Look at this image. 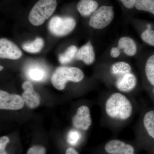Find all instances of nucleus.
<instances>
[{
  "mask_svg": "<svg viewBox=\"0 0 154 154\" xmlns=\"http://www.w3.org/2000/svg\"><path fill=\"white\" fill-rule=\"evenodd\" d=\"M105 110L109 117L125 120L132 114V106L126 96L120 93H115L106 101Z\"/></svg>",
  "mask_w": 154,
  "mask_h": 154,
  "instance_id": "f257e3e1",
  "label": "nucleus"
},
{
  "mask_svg": "<svg viewBox=\"0 0 154 154\" xmlns=\"http://www.w3.org/2000/svg\"><path fill=\"white\" fill-rule=\"evenodd\" d=\"M84 78L82 71L78 68L61 66L57 68L53 74L51 82L56 89L61 91L64 89L69 81L79 82Z\"/></svg>",
  "mask_w": 154,
  "mask_h": 154,
  "instance_id": "f03ea898",
  "label": "nucleus"
},
{
  "mask_svg": "<svg viewBox=\"0 0 154 154\" xmlns=\"http://www.w3.org/2000/svg\"><path fill=\"white\" fill-rule=\"evenodd\" d=\"M56 0H39L33 6L28 16L29 22L34 26L43 24L56 9Z\"/></svg>",
  "mask_w": 154,
  "mask_h": 154,
  "instance_id": "7ed1b4c3",
  "label": "nucleus"
},
{
  "mask_svg": "<svg viewBox=\"0 0 154 154\" xmlns=\"http://www.w3.org/2000/svg\"><path fill=\"white\" fill-rule=\"evenodd\" d=\"M114 17L113 7L102 6L92 14L89 20V25L95 29L101 30L110 25Z\"/></svg>",
  "mask_w": 154,
  "mask_h": 154,
  "instance_id": "20e7f679",
  "label": "nucleus"
},
{
  "mask_svg": "<svg viewBox=\"0 0 154 154\" xmlns=\"http://www.w3.org/2000/svg\"><path fill=\"white\" fill-rule=\"evenodd\" d=\"M75 20L71 17L55 16L50 20L48 28L53 35L57 36H66L75 27Z\"/></svg>",
  "mask_w": 154,
  "mask_h": 154,
  "instance_id": "39448f33",
  "label": "nucleus"
},
{
  "mask_svg": "<svg viewBox=\"0 0 154 154\" xmlns=\"http://www.w3.org/2000/svg\"><path fill=\"white\" fill-rule=\"evenodd\" d=\"M24 100L19 95L11 94L5 91H0V108L3 110H17L24 105Z\"/></svg>",
  "mask_w": 154,
  "mask_h": 154,
  "instance_id": "423d86ee",
  "label": "nucleus"
},
{
  "mask_svg": "<svg viewBox=\"0 0 154 154\" xmlns=\"http://www.w3.org/2000/svg\"><path fill=\"white\" fill-rule=\"evenodd\" d=\"M21 50L13 42L5 38L0 39V57L11 60L19 59L22 57Z\"/></svg>",
  "mask_w": 154,
  "mask_h": 154,
  "instance_id": "0eeeda50",
  "label": "nucleus"
},
{
  "mask_svg": "<svg viewBox=\"0 0 154 154\" xmlns=\"http://www.w3.org/2000/svg\"><path fill=\"white\" fill-rule=\"evenodd\" d=\"M75 127L83 130H88L92 124L90 111L87 106H81L77 110L76 114L72 119Z\"/></svg>",
  "mask_w": 154,
  "mask_h": 154,
  "instance_id": "6e6552de",
  "label": "nucleus"
},
{
  "mask_svg": "<svg viewBox=\"0 0 154 154\" xmlns=\"http://www.w3.org/2000/svg\"><path fill=\"white\" fill-rule=\"evenodd\" d=\"M22 88L24 91L22 97L26 105L30 108L38 107L40 104V96L34 91L32 84L28 81L25 82L22 84Z\"/></svg>",
  "mask_w": 154,
  "mask_h": 154,
  "instance_id": "1a4fd4ad",
  "label": "nucleus"
},
{
  "mask_svg": "<svg viewBox=\"0 0 154 154\" xmlns=\"http://www.w3.org/2000/svg\"><path fill=\"white\" fill-rule=\"evenodd\" d=\"M105 149L110 154H134L133 147L117 140L108 142L105 146Z\"/></svg>",
  "mask_w": 154,
  "mask_h": 154,
  "instance_id": "9d476101",
  "label": "nucleus"
},
{
  "mask_svg": "<svg viewBox=\"0 0 154 154\" xmlns=\"http://www.w3.org/2000/svg\"><path fill=\"white\" fill-rule=\"evenodd\" d=\"M137 85V79L130 72L120 76L116 83V88L121 92H128L133 90Z\"/></svg>",
  "mask_w": 154,
  "mask_h": 154,
  "instance_id": "9b49d317",
  "label": "nucleus"
},
{
  "mask_svg": "<svg viewBox=\"0 0 154 154\" xmlns=\"http://www.w3.org/2000/svg\"><path fill=\"white\" fill-rule=\"evenodd\" d=\"M77 60L82 61L86 65L92 64L95 60V54L94 47L91 42L84 45L78 50L75 56Z\"/></svg>",
  "mask_w": 154,
  "mask_h": 154,
  "instance_id": "f8f14e48",
  "label": "nucleus"
},
{
  "mask_svg": "<svg viewBox=\"0 0 154 154\" xmlns=\"http://www.w3.org/2000/svg\"><path fill=\"white\" fill-rule=\"evenodd\" d=\"M118 47L128 56H134L137 52L136 43L132 38L128 36H122L119 38Z\"/></svg>",
  "mask_w": 154,
  "mask_h": 154,
  "instance_id": "ddd939ff",
  "label": "nucleus"
},
{
  "mask_svg": "<svg viewBox=\"0 0 154 154\" xmlns=\"http://www.w3.org/2000/svg\"><path fill=\"white\" fill-rule=\"evenodd\" d=\"M99 4L95 0H80L77 4V9L84 17L91 16L98 9Z\"/></svg>",
  "mask_w": 154,
  "mask_h": 154,
  "instance_id": "4468645a",
  "label": "nucleus"
},
{
  "mask_svg": "<svg viewBox=\"0 0 154 154\" xmlns=\"http://www.w3.org/2000/svg\"><path fill=\"white\" fill-rule=\"evenodd\" d=\"M44 42L42 38H36L34 41L24 43L22 45V48L26 52L30 53H37L41 51L44 46Z\"/></svg>",
  "mask_w": 154,
  "mask_h": 154,
  "instance_id": "2eb2a0df",
  "label": "nucleus"
},
{
  "mask_svg": "<svg viewBox=\"0 0 154 154\" xmlns=\"http://www.w3.org/2000/svg\"><path fill=\"white\" fill-rule=\"evenodd\" d=\"M131 68L129 64L124 61H119L112 65L111 72L112 74L119 76L131 72Z\"/></svg>",
  "mask_w": 154,
  "mask_h": 154,
  "instance_id": "dca6fc26",
  "label": "nucleus"
},
{
  "mask_svg": "<svg viewBox=\"0 0 154 154\" xmlns=\"http://www.w3.org/2000/svg\"><path fill=\"white\" fill-rule=\"evenodd\" d=\"M78 51V48L75 45L69 46L63 53L60 54L59 61L62 64L69 63L75 58Z\"/></svg>",
  "mask_w": 154,
  "mask_h": 154,
  "instance_id": "f3484780",
  "label": "nucleus"
},
{
  "mask_svg": "<svg viewBox=\"0 0 154 154\" xmlns=\"http://www.w3.org/2000/svg\"><path fill=\"white\" fill-rule=\"evenodd\" d=\"M145 72L147 79L152 86H154V54L147 59L145 65Z\"/></svg>",
  "mask_w": 154,
  "mask_h": 154,
  "instance_id": "a211bd4d",
  "label": "nucleus"
},
{
  "mask_svg": "<svg viewBox=\"0 0 154 154\" xmlns=\"http://www.w3.org/2000/svg\"><path fill=\"white\" fill-rule=\"evenodd\" d=\"M152 27V24H147L146 29L141 34V38L146 44L154 47V29Z\"/></svg>",
  "mask_w": 154,
  "mask_h": 154,
  "instance_id": "6ab92c4d",
  "label": "nucleus"
},
{
  "mask_svg": "<svg viewBox=\"0 0 154 154\" xmlns=\"http://www.w3.org/2000/svg\"><path fill=\"white\" fill-rule=\"evenodd\" d=\"M143 124L148 134L154 139V111H149L143 118Z\"/></svg>",
  "mask_w": 154,
  "mask_h": 154,
  "instance_id": "aec40b11",
  "label": "nucleus"
},
{
  "mask_svg": "<svg viewBox=\"0 0 154 154\" xmlns=\"http://www.w3.org/2000/svg\"><path fill=\"white\" fill-rule=\"evenodd\" d=\"M135 7L138 11L149 12L154 16V0H137Z\"/></svg>",
  "mask_w": 154,
  "mask_h": 154,
  "instance_id": "412c9836",
  "label": "nucleus"
},
{
  "mask_svg": "<svg viewBox=\"0 0 154 154\" xmlns=\"http://www.w3.org/2000/svg\"><path fill=\"white\" fill-rule=\"evenodd\" d=\"M28 75L31 79L36 82H40L42 81L45 77V72L43 69L34 67L29 70Z\"/></svg>",
  "mask_w": 154,
  "mask_h": 154,
  "instance_id": "4be33fe9",
  "label": "nucleus"
},
{
  "mask_svg": "<svg viewBox=\"0 0 154 154\" xmlns=\"http://www.w3.org/2000/svg\"><path fill=\"white\" fill-rule=\"evenodd\" d=\"M80 138L79 133L75 130H71L68 134L67 140L72 145L76 144Z\"/></svg>",
  "mask_w": 154,
  "mask_h": 154,
  "instance_id": "5701e85b",
  "label": "nucleus"
},
{
  "mask_svg": "<svg viewBox=\"0 0 154 154\" xmlns=\"http://www.w3.org/2000/svg\"><path fill=\"white\" fill-rule=\"evenodd\" d=\"M46 149L43 146L34 145L28 150L27 154H45Z\"/></svg>",
  "mask_w": 154,
  "mask_h": 154,
  "instance_id": "b1692460",
  "label": "nucleus"
},
{
  "mask_svg": "<svg viewBox=\"0 0 154 154\" xmlns=\"http://www.w3.org/2000/svg\"><path fill=\"white\" fill-rule=\"evenodd\" d=\"M10 142L8 137L3 136L0 138V154H7L5 151L6 146Z\"/></svg>",
  "mask_w": 154,
  "mask_h": 154,
  "instance_id": "393cba45",
  "label": "nucleus"
},
{
  "mask_svg": "<svg viewBox=\"0 0 154 154\" xmlns=\"http://www.w3.org/2000/svg\"><path fill=\"white\" fill-rule=\"evenodd\" d=\"M127 9H132L135 7L137 0H119Z\"/></svg>",
  "mask_w": 154,
  "mask_h": 154,
  "instance_id": "a878e982",
  "label": "nucleus"
},
{
  "mask_svg": "<svg viewBox=\"0 0 154 154\" xmlns=\"http://www.w3.org/2000/svg\"><path fill=\"white\" fill-rule=\"evenodd\" d=\"M121 50L120 48L117 47H113L111 48L110 51V55L111 57L116 58L121 54Z\"/></svg>",
  "mask_w": 154,
  "mask_h": 154,
  "instance_id": "bb28decb",
  "label": "nucleus"
},
{
  "mask_svg": "<svg viewBox=\"0 0 154 154\" xmlns=\"http://www.w3.org/2000/svg\"><path fill=\"white\" fill-rule=\"evenodd\" d=\"M66 154H79V153L78 152L73 148H69L67 149L66 150Z\"/></svg>",
  "mask_w": 154,
  "mask_h": 154,
  "instance_id": "cd10ccee",
  "label": "nucleus"
},
{
  "mask_svg": "<svg viewBox=\"0 0 154 154\" xmlns=\"http://www.w3.org/2000/svg\"><path fill=\"white\" fill-rule=\"evenodd\" d=\"M3 69H4L3 66H0V70H1V71H2V70H3Z\"/></svg>",
  "mask_w": 154,
  "mask_h": 154,
  "instance_id": "c85d7f7f",
  "label": "nucleus"
},
{
  "mask_svg": "<svg viewBox=\"0 0 154 154\" xmlns=\"http://www.w3.org/2000/svg\"><path fill=\"white\" fill-rule=\"evenodd\" d=\"M153 92H154V90H153Z\"/></svg>",
  "mask_w": 154,
  "mask_h": 154,
  "instance_id": "c756f323",
  "label": "nucleus"
}]
</instances>
